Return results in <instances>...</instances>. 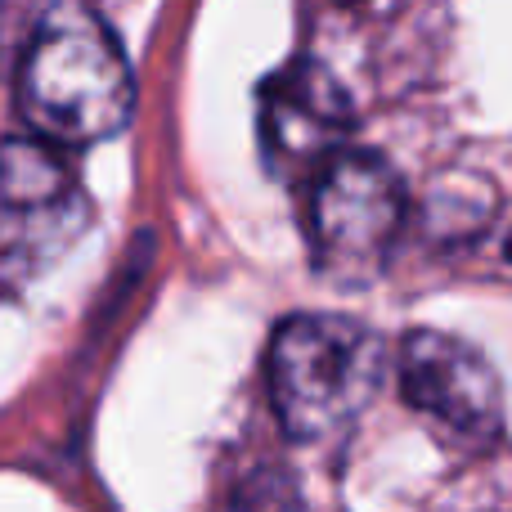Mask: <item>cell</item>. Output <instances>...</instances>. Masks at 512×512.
I'll use <instances>...</instances> for the list:
<instances>
[{"label": "cell", "instance_id": "cell-1", "mask_svg": "<svg viewBox=\"0 0 512 512\" xmlns=\"http://www.w3.org/2000/svg\"><path fill=\"white\" fill-rule=\"evenodd\" d=\"M135 81L104 18L81 0H59L36 23L18 63V113L32 140L50 149H81L131 122Z\"/></svg>", "mask_w": 512, "mask_h": 512}, {"label": "cell", "instance_id": "cell-2", "mask_svg": "<svg viewBox=\"0 0 512 512\" xmlns=\"http://www.w3.org/2000/svg\"><path fill=\"white\" fill-rule=\"evenodd\" d=\"M382 337L342 315H288L270 337L265 382L292 441H333L382 382Z\"/></svg>", "mask_w": 512, "mask_h": 512}, {"label": "cell", "instance_id": "cell-3", "mask_svg": "<svg viewBox=\"0 0 512 512\" xmlns=\"http://www.w3.org/2000/svg\"><path fill=\"white\" fill-rule=\"evenodd\" d=\"M90 225V198L59 149L0 140V288L45 274Z\"/></svg>", "mask_w": 512, "mask_h": 512}, {"label": "cell", "instance_id": "cell-4", "mask_svg": "<svg viewBox=\"0 0 512 512\" xmlns=\"http://www.w3.org/2000/svg\"><path fill=\"white\" fill-rule=\"evenodd\" d=\"M409 198L378 153H333L310 185V234L319 261L342 279L373 274L387 261Z\"/></svg>", "mask_w": 512, "mask_h": 512}, {"label": "cell", "instance_id": "cell-5", "mask_svg": "<svg viewBox=\"0 0 512 512\" xmlns=\"http://www.w3.org/2000/svg\"><path fill=\"white\" fill-rule=\"evenodd\" d=\"M400 387L418 414L436 418L463 441H495L504 391L495 364L450 333H409L400 346Z\"/></svg>", "mask_w": 512, "mask_h": 512}, {"label": "cell", "instance_id": "cell-6", "mask_svg": "<svg viewBox=\"0 0 512 512\" xmlns=\"http://www.w3.org/2000/svg\"><path fill=\"white\" fill-rule=\"evenodd\" d=\"M346 126L337 86L319 68H297L265 90V135L274 149L306 153L328 144Z\"/></svg>", "mask_w": 512, "mask_h": 512}, {"label": "cell", "instance_id": "cell-7", "mask_svg": "<svg viewBox=\"0 0 512 512\" xmlns=\"http://www.w3.org/2000/svg\"><path fill=\"white\" fill-rule=\"evenodd\" d=\"M508 256H512V239H508Z\"/></svg>", "mask_w": 512, "mask_h": 512}]
</instances>
